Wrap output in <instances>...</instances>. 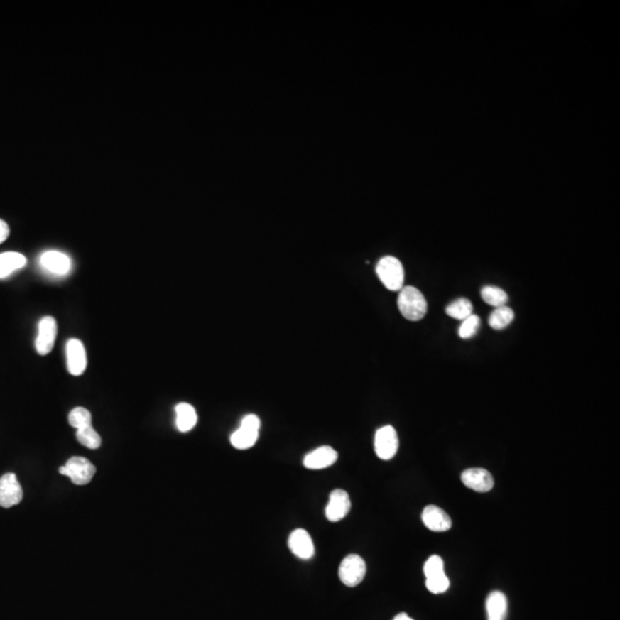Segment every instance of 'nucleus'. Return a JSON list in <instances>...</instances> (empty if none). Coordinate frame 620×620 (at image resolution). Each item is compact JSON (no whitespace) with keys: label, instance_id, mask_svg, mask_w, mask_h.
<instances>
[{"label":"nucleus","instance_id":"f257e3e1","mask_svg":"<svg viewBox=\"0 0 620 620\" xmlns=\"http://www.w3.org/2000/svg\"><path fill=\"white\" fill-rule=\"evenodd\" d=\"M398 310L408 321H420L428 312V303L420 290L413 286H403L398 293Z\"/></svg>","mask_w":620,"mask_h":620},{"label":"nucleus","instance_id":"f03ea898","mask_svg":"<svg viewBox=\"0 0 620 620\" xmlns=\"http://www.w3.org/2000/svg\"><path fill=\"white\" fill-rule=\"evenodd\" d=\"M378 278L390 291H401L405 283V270L398 259L384 256L376 267Z\"/></svg>","mask_w":620,"mask_h":620},{"label":"nucleus","instance_id":"7ed1b4c3","mask_svg":"<svg viewBox=\"0 0 620 620\" xmlns=\"http://www.w3.org/2000/svg\"><path fill=\"white\" fill-rule=\"evenodd\" d=\"M260 426V418L256 415L249 413L244 417L239 429L236 430L231 435V445L240 450H249L254 446L258 441Z\"/></svg>","mask_w":620,"mask_h":620},{"label":"nucleus","instance_id":"20e7f679","mask_svg":"<svg viewBox=\"0 0 620 620\" xmlns=\"http://www.w3.org/2000/svg\"><path fill=\"white\" fill-rule=\"evenodd\" d=\"M96 467L89 459L74 456L67 461L66 464L59 467V472L63 476L68 477L75 485H87L92 480L96 474Z\"/></svg>","mask_w":620,"mask_h":620},{"label":"nucleus","instance_id":"39448f33","mask_svg":"<svg viewBox=\"0 0 620 620\" xmlns=\"http://www.w3.org/2000/svg\"><path fill=\"white\" fill-rule=\"evenodd\" d=\"M366 573V562L357 554L346 556L339 567V578L347 587H357L363 582Z\"/></svg>","mask_w":620,"mask_h":620},{"label":"nucleus","instance_id":"423d86ee","mask_svg":"<svg viewBox=\"0 0 620 620\" xmlns=\"http://www.w3.org/2000/svg\"><path fill=\"white\" fill-rule=\"evenodd\" d=\"M398 450V433L393 426H383L377 430L375 435V452L379 459L388 461L396 456Z\"/></svg>","mask_w":620,"mask_h":620},{"label":"nucleus","instance_id":"0eeeda50","mask_svg":"<svg viewBox=\"0 0 620 620\" xmlns=\"http://www.w3.org/2000/svg\"><path fill=\"white\" fill-rule=\"evenodd\" d=\"M23 491L14 474H4L0 478V506L12 508L21 502Z\"/></svg>","mask_w":620,"mask_h":620},{"label":"nucleus","instance_id":"6e6552de","mask_svg":"<svg viewBox=\"0 0 620 620\" xmlns=\"http://www.w3.org/2000/svg\"><path fill=\"white\" fill-rule=\"evenodd\" d=\"M57 333V321L52 316H45L39 321L38 335L35 342L39 355H48L53 349Z\"/></svg>","mask_w":620,"mask_h":620},{"label":"nucleus","instance_id":"1a4fd4ad","mask_svg":"<svg viewBox=\"0 0 620 620\" xmlns=\"http://www.w3.org/2000/svg\"><path fill=\"white\" fill-rule=\"evenodd\" d=\"M67 369L72 376L83 375L87 366L85 344L78 339H70L66 344Z\"/></svg>","mask_w":620,"mask_h":620},{"label":"nucleus","instance_id":"9d476101","mask_svg":"<svg viewBox=\"0 0 620 620\" xmlns=\"http://www.w3.org/2000/svg\"><path fill=\"white\" fill-rule=\"evenodd\" d=\"M39 264L46 273L53 276H66L72 269V260L68 255L59 251H48L39 258Z\"/></svg>","mask_w":620,"mask_h":620},{"label":"nucleus","instance_id":"9b49d317","mask_svg":"<svg viewBox=\"0 0 620 620\" xmlns=\"http://www.w3.org/2000/svg\"><path fill=\"white\" fill-rule=\"evenodd\" d=\"M351 510V499L344 489H335L330 494L329 504L325 508V516L330 521H342Z\"/></svg>","mask_w":620,"mask_h":620},{"label":"nucleus","instance_id":"f8f14e48","mask_svg":"<svg viewBox=\"0 0 620 620\" xmlns=\"http://www.w3.org/2000/svg\"><path fill=\"white\" fill-rule=\"evenodd\" d=\"M461 479L467 489L479 493H487L494 486V479L491 472L482 467L467 469L462 474Z\"/></svg>","mask_w":620,"mask_h":620},{"label":"nucleus","instance_id":"ddd939ff","mask_svg":"<svg viewBox=\"0 0 620 620\" xmlns=\"http://www.w3.org/2000/svg\"><path fill=\"white\" fill-rule=\"evenodd\" d=\"M288 543L290 550L301 560H310L314 556L315 547L312 536L303 528L294 530L288 536Z\"/></svg>","mask_w":620,"mask_h":620},{"label":"nucleus","instance_id":"4468645a","mask_svg":"<svg viewBox=\"0 0 620 620\" xmlns=\"http://www.w3.org/2000/svg\"><path fill=\"white\" fill-rule=\"evenodd\" d=\"M338 452L332 447L322 446L309 452L303 459V465L309 470H322L336 463Z\"/></svg>","mask_w":620,"mask_h":620},{"label":"nucleus","instance_id":"2eb2a0df","mask_svg":"<svg viewBox=\"0 0 620 620\" xmlns=\"http://www.w3.org/2000/svg\"><path fill=\"white\" fill-rule=\"evenodd\" d=\"M422 521L426 528L433 532H446L452 528L450 516L447 515L445 510L433 504L423 510Z\"/></svg>","mask_w":620,"mask_h":620},{"label":"nucleus","instance_id":"dca6fc26","mask_svg":"<svg viewBox=\"0 0 620 620\" xmlns=\"http://www.w3.org/2000/svg\"><path fill=\"white\" fill-rule=\"evenodd\" d=\"M486 610L489 620H504L508 611V601L502 592L495 590L486 599Z\"/></svg>","mask_w":620,"mask_h":620},{"label":"nucleus","instance_id":"f3484780","mask_svg":"<svg viewBox=\"0 0 620 620\" xmlns=\"http://www.w3.org/2000/svg\"><path fill=\"white\" fill-rule=\"evenodd\" d=\"M175 411H176L177 429L180 430V432L185 433V432L191 431L197 425L198 415H197V411L193 406L186 403V402H182L176 406Z\"/></svg>","mask_w":620,"mask_h":620},{"label":"nucleus","instance_id":"a211bd4d","mask_svg":"<svg viewBox=\"0 0 620 620\" xmlns=\"http://www.w3.org/2000/svg\"><path fill=\"white\" fill-rule=\"evenodd\" d=\"M27 259L21 253L6 252L0 254V279L7 278L18 270L26 267Z\"/></svg>","mask_w":620,"mask_h":620},{"label":"nucleus","instance_id":"6ab92c4d","mask_svg":"<svg viewBox=\"0 0 620 620\" xmlns=\"http://www.w3.org/2000/svg\"><path fill=\"white\" fill-rule=\"evenodd\" d=\"M515 320V312L510 307L502 306L495 308L489 315V324L491 329L504 330L509 327Z\"/></svg>","mask_w":620,"mask_h":620},{"label":"nucleus","instance_id":"aec40b11","mask_svg":"<svg viewBox=\"0 0 620 620\" xmlns=\"http://www.w3.org/2000/svg\"><path fill=\"white\" fill-rule=\"evenodd\" d=\"M446 314L454 320L463 321L470 315L474 314V306H472L470 300L459 298L447 306Z\"/></svg>","mask_w":620,"mask_h":620},{"label":"nucleus","instance_id":"412c9836","mask_svg":"<svg viewBox=\"0 0 620 620\" xmlns=\"http://www.w3.org/2000/svg\"><path fill=\"white\" fill-rule=\"evenodd\" d=\"M480 294H482V300L487 305L495 307V308L506 306V303H508V294L498 286H491V285L484 286Z\"/></svg>","mask_w":620,"mask_h":620},{"label":"nucleus","instance_id":"4be33fe9","mask_svg":"<svg viewBox=\"0 0 620 620\" xmlns=\"http://www.w3.org/2000/svg\"><path fill=\"white\" fill-rule=\"evenodd\" d=\"M76 439L80 444L89 450H98L102 446V437L99 433L93 429L92 425L85 426L76 431Z\"/></svg>","mask_w":620,"mask_h":620},{"label":"nucleus","instance_id":"5701e85b","mask_svg":"<svg viewBox=\"0 0 620 620\" xmlns=\"http://www.w3.org/2000/svg\"><path fill=\"white\" fill-rule=\"evenodd\" d=\"M68 422L76 430L82 429L85 426L92 425V415L85 408L77 407L69 413Z\"/></svg>","mask_w":620,"mask_h":620},{"label":"nucleus","instance_id":"b1692460","mask_svg":"<svg viewBox=\"0 0 620 620\" xmlns=\"http://www.w3.org/2000/svg\"><path fill=\"white\" fill-rule=\"evenodd\" d=\"M480 327V317L472 314L462 321L459 327V336L462 339H470L478 332Z\"/></svg>","mask_w":620,"mask_h":620},{"label":"nucleus","instance_id":"393cba45","mask_svg":"<svg viewBox=\"0 0 620 620\" xmlns=\"http://www.w3.org/2000/svg\"><path fill=\"white\" fill-rule=\"evenodd\" d=\"M426 588L433 594H442L450 588V579L446 573L426 578Z\"/></svg>","mask_w":620,"mask_h":620},{"label":"nucleus","instance_id":"a878e982","mask_svg":"<svg viewBox=\"0 0 620 620\" xmlns=\"http://www.w3.org/2000/svg\"><path fill=\"white\" fill-rule=\"evenodd\" d=\"M441 573H445L444 560L440 556L433 555L429 560H426L425 565H424V575H425L426 578H430V577H435V575H441Z\"/></svg>","mask_w":620,"mask_h":620},{"label":"nucleus","instance_id":"bb28decb","mask_svg":"<svg viewBox=\"0 0 620 620\" xmlns=\"http://www.w3.org/2000/svg\"><path fill=\"white\" fill-rule=\"evenodd\" d=\"M9 228L7 223L0 219V244H3L9 238Z\"/></svg>","mask_w":620,"mask_h":620},{"label":"nucleus","instance_id":"cd10ccee","mask_svg":"<svg viewBox=\"0 0 620 620\" xmlns=\"http://www.w3.org/2000/svg\"><path fill=\"white\" fill-rule=\"evenodd\" d=\"M393 620H413V618L409 617L407 614H398V616H396V618Z\"/></svg>","mask_w":620,"mask_h":620}]
</instances>
